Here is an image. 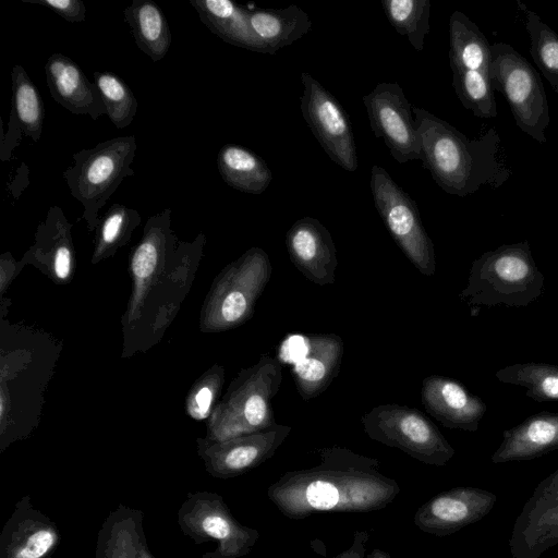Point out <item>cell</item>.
Segmentation results:
<instances>
[{
  "instance_id": "cell-1",
  "label": "cell",
  "mask_w": 558,
  "mask_h": 558,
  "mask_svg": "<svg viewBox=\"0 0 558 558\" xmlns=\"http://www.w3.org/2000/svg\"><path fill=\"white\" fill-rule=\"evenodd\" d=\"M319 456L320 464L287 472L268 488V498L284 515L378 510L400 492L396 481L377 470L376 459L340 447L323 448Z\"/></svg>"
},
{
  "instance_id": "cell-2",
  "label": "cell",
  "mask_w": 558,
  "mask_h": 558,
  "mask_svg": "<svg viewBox=\"0 0 558 558\" xmlns=\"http://www.w3.org/2000/svg\"><path fill=\"white\" fill-rule=\"evenodd\" d=\"M421 158L436 184L446 193L464 197L483 187L497 189L511 175L495 128L470 138L449 122L413 107Z\"/></svg>"
},
{
  "instance_id": "cell-3",
  "label": "cell",
  "mask_w": 558,
  "mask_h": 558,
  "mask_svg": "<svg viewBox=\"0 0 558 558\" xmlns=\"http://www.w3.org/2000/svg\"><path fill=\"white\" fill-rule=\"evenodd\" d=\"M544 280L527 241L504 244L473 260L459 298L472 308L524 307L542 295Z\"/></svg>"
},
{
  "instance_id": "cell-4",
  "label": "cell",
  "mask_w": 558,
  "mask_h": 558,
  "mask_svg": "<svg viewBox=\"0 0 558 558\" xmlns=\"http://www.w3.org/2000/svg\"><path fill=\"white\" fill-rule=\"evenodd\" d=\"M133 135L100 142L73 154L74 165L63 172L70 193L84 206L83 218L93 228L99 209L125 177L134 175L131 165L136 151Z\"/></svg>"
},
{
  "instance_id": "cell-5",
  "label": "cell",
  "mask_w": 558,
  "mask_h": 558,
  "mask_svg": "<svg viewBox=\"0 0 558 558\" xmlns=\"http://www.w3.org/2000/svg\"><path fill=\"white\" fill-rule=\"evenodd\" d=\"M494 89L507 99L518 128L536 142H547L549 105L542 78L512 46L492 44Z\"/></svg>"
},
{
  "instance_id": "cell-6",
  "label": "cell",
  "mask_w": 558,
  "mask_h": 558,
  "mask_svg": "<svg viewBox=\"0 0 558 558\" xmlns=\"http://www.w3.org/2000/svg\"><path fill=\"white\" fill-rule=\"evenodd\" d=\"M362 425L371 439L425 464L444 466L454 456L453 447L437 426L423 412L408 405H376L363 415Z\"/></svg>"
},
{
  "instance_id": "cell-7",
  "label": "cell",
  "mask_w": 558,
  "mask_h": 558,
  "mask_svg": "<svg viewBox=\"0 0 558 558\" xmlns=\"http://www.w3.org/2000/svg\"><path fill=\"white\" fill-rule=\"evenodd\" d=\"M371 192L375 208L405 257L424 276L436 271L435 248L415 202L380 166L371 169Z\"/></svg>"
},
{
  "instance_id": "cell-8",
  "label": "cell",
  "mask_w": 558,
  "mask_h": 558,
  "mask_svg": "<svg viewBox=\"0 0 558 558\" xmlns=\"http://www.w3.org/2000/svg\"><path fill=\"white\" fill-rule=\"evenodd\" d=\"M178 524L195 544L217 543L213 554L221 558L247 555L259 538L257 530L233 517L222 496L206 490L187 494L178 511Z\"/></svg>"
},
{
  "instance_id": "cell-9",
  "label": "cell",
  "mask_w": 558,
  "mask_h": 558,
  "mask_svg": "<svg viewBox=\"0 0 558 558\" xmlns=\"http://www.w3.org/2000/svg\"><path fill=\"white\" fill-rule=\"evenodd\" d=\"M302 116L328 157L349 172L357 169L356 146L350 120L338 99L310 73H301Z\"/></svg>"
},
{
  "instance_id": "cell-10",
  "label": "cell",
  "mask_w": 558,
  "mask_h": 558,
  "mask_svg": "<svg viewBox=\"0 0 558 558\" xmlns=\"http://www.w3.org/2000/svg\"><path fill=\"white\" fill-rule=\"evenodd\" d=\"M344 344L336 333L289 335L279 348V361L292 364L291 374L305 401L320 396L339 373Z\"/></svg>"
},
{
  "instance_id": "cell-11",
  "label": "cell",
  "mask_w": 558,
  "mask_h": 558,
  "mask_svg": "<svg viewBox=\"0 0 558 558\" xmlns=\"http://www.w3.org/2000/svg\"><path fill=\"white\" fill-rule=\"evenodd\" d=\"M374 135L381 138L392 158L405 163L421 158L411 104L398 83H379L363 98Z\"/></svg>"
},
{
  "instance_id": "cell-12",
  "label": "cell",
  "mask_w": 558,
  "mask_h": 558,
  "mask_svg": "<svg viewBox=\"0 0 558 558\" xmlns=\"http://www.w3.org/2000/svg\"><path fill=\"white\" fill-rule=\"evenodd\" d=\"M282 364L263 354L246 372L233 402L232 420L222 428L223 440L270 428L276 424L271 401L282 383Z\"/></svg>"
},
{
  "instance_id": "cell-13",
  "label": "cell",
  "mask_w": 558,
  "mask_h": 558,
  "mask_svg": "<svg viewBox=\"0 0 558 558\" xmlns=\"http://www.w3.org/2000/svg\"><path fill=\"white\" fill-rule=\"evenodd\" d=\"M554 546H558V469L537 484L509 539L513 558H539Z\"/></svg>"
},
{
  "instance_id": "cell-14",
  "label": "cell",
  "mask_w": 558,
  "mask_h": 558,
  "mask_svg": "<svg viewBox=\"0 0 558 558\" xmlns=\"http://www.w3.org/2000/svg\"><path fill=\"white\" fill-rule=\"evenodd\" d=\"M497 496L477 487H454L445 490L425 504L414 514V524L423 532L445 536L486 517Z\"/></svg>"
},
{
  "instance_id": "cell-15",
  "label": "cell",
  "mask_w": 558,
  "mask_h": 558,
  "mask_svg": "<svg viewBox=\"0 0 558 558\" xmlns=\"http://www.w3.org/2000/svg\"><path fill=\"white\" fill-rule=\"evenodd\" d=\"M60 544L56 522L25 495L14 505L0 533V558H51Z\"/></svg>"
},
{
  "instance_id": "cell-16",
  "label": "cell",
  "mask_w": 558,
  "mask_h": 558,
  "mask_svg": "<svg viewBox=\"0 0 558 558\" xmlns=\"http://www.w3.org/2000/svg\"><path fill=\"white\" fill-rule=\"evenodd\" d=\"M286 246L292 264L310 281H336L337 250L328 229L316 218L303 217L287 231Z\"/></svg>"
},
{
  "instance_id": "cell-17",
  "label": "cell",
  "mask_w": 558,
  "mask_h": 558,
  "mask_svg": "<svg viewBox=\"0 0 558 558\" xmlns=\"http://www.w3.org/2000/svg\"><path fill=\"white\" fill-rule=\"evenodd\" d=\"M290 432V426L276 423L270 428L227 439L206 449V469L216 478L245 473L269 459Z\"/></svg>"
},
{
  "instance_id": "cell-18",
  "label": "cell",
  "mask_w": 558,
  "mask_h": 558,
  "mask_svg": "<svg viewBox=\"0 0 558 558\" xmlns=\"http://www.w3.org/2000/svg\"><path fill=\"white\" fill-rule=\"evenodd\" d=\"M426 412L445 427L476 432L487 405L459 381L439 375L424 378L421 390Z\"/></svg>"
},
{
  "instance_id": "cell-19",
  "label": "cell",
  "mask_w": 558,
  "mask_h": 558,
  "mask_svg": "<svg viewBox=\"0 0 558 558\" xmlns=\"http://www.w3.org/2000/svg\"><path fill=\"white\" fill-rule=\"evenodd\" d=\"M45 74L51 97L70 112L88 114L93 120L106 113L97 86L69 57L59 52L50 56Z\"/></svg>"
},
{
  "instance_id": "cell-20",
  "label": "cell",
  "mask_w": 558,
  "mask_h": 558,
  "mask_svg": "<svg viewBox=\"0 0 558 558\" xmlns=\"http://www.w3.org/2000/svg\"><path fill=\"white\" fill-rule=\"evenodd\" d=\"M558 449V413L542 411L504 430L493 463L526 461Z\"/></svg>"
},
{
  "instance_id": "cell-21",
  "label": "cell",
  "mask_w": 558,
  "mask_h": 558,
  "mask_svg": "<svg viewBox=\"0 0 558 558\" xmlns=\"http://www.w3.org/2000/svg\"><path fill=\"white\" fill-rule=\"evenodd\" d=\"M142 510L118 505L97 533L95 558H155L143 527Z\"/></svg>"
},
{
  "instance_id": "cell-22",
  "label": "cell",
  "mask_w": 558,
  "mask_h": 558,
  "mask_svg": "<svg viewBox=\"0 0 558 558\" xmlns=\"http://www.w3.org/2000/svg\"><path fill=\"white\" fill-rule=\"evenodd\" d=\"M12 78V108L9 117V132L7 140H2L1 160L11 156L21 140V134L38 142L43 132L45 108L37 87L28 76L26 70L15 64L11 72Z\"/></svg>"
},
{
  "instance_id": "cell-23",
  "label": "cell",
  "mask_w": 558,
  "mask_h": 558,
  "mask_svg": "<svg viewBox=\"0 0 558 558\" xmlns=\"http://www.w3.org/2000/svg\"><path fill=\"white\" fill-rule=\"evenodd\" d=\"M199 20L216 36L233 46L266 53L250 25V10L230 0H190Z\"/></svg>"
},
{
  "instance_id": "cell-24",
  "label": "cell",
  "mask_w": 558,
  "mask_h": 558,
  "mask_svg": "<svg viewBox=\"0 0 558 558\" xmlns=\"http://www.w3.org/2000/svg\"><path fill=\"white\" fill-rule=\"evenodd\" d=\"M250 25L266 53L292 45L312 29L308 14L295 4L284 9H257L250 12Z\"/></svg>"
},
{
  "instance_id": "cell-25",
  "label": "cell",
  "mask_w": 558,
  "mask_h": 558,
  "mask_svg": "<svg viewBox=\"0 0 558 558\" xmlns=\"http://www.w3.org/2000/svg\"><path fill=\"white\" fill-rule=\"evenodd\" d=\"M449 63L452 71L493 75L492 45L478 26L458 10L449 19Z\"/></svg>"
},
{
  "instance_id": "cell-26",
  "label": "cell",
  "mask_w": 558,
  "mask_h": 558,
  "mask_svg": "<svg viewBox=\"0 0 558 558\" xmlns=\"http://www.w3.org/2000/svg\"><path fill=\"white\" fill-rule=\"evenodd\" d=\"M138 49L154 62L167 54L171 32L160 7L153 0H133L123 11Z\"/></svg>"
},
{
  "instance_id": "cell-27",
  "label": "cell",
  "mask_w": 558,
  "mask_h": 558,
  "mask_svg": "<svg viewBox=\"0 0 558 558\" xmlns=\"http://www.w3.org/2000/svg\"><path fill=\"white\" fill-rule=\"evenodd\" d=\"M217 166L222 180L244 193L262 194L272 180L268 165L241 145H223L217 156Z\"/></svg>"
},
{
  "instance_id": "cell-28",
  "label": "cell",
  "mask_w": 558,
  "mask_h": 558,
  "mask_svg": "<svg viewBox=\"0 0 558 558\" xmlns=\"http://www.w3.org/2000/svg\"><path fill=\"white\" fill-rule=\"evenodd\" d=\"M496 378L526 389L536 402L558 400V366L543 362L514 363L495 373Z\"/></svg>"
},
{
  "instance_id": "cell-29",
  "label": "cell",
  "mask_w": 558,
  "mask_h": 558,
  "mask_svg": "<svg viewBox=\"0 0 558 558\" xmlns=\"http://www.w3.org/2000/svg\"><path fill=\"white\" fill-rule=\"evenodd\" d=\"M517 3L524 13L531 57L558 98V34L524 3Z\"/></svg>"
},
{
  "instance_id": "cell-30",
  "label": "cell",
  "mask_w": 558,
  "mask_h": 558,
  "mask_svg": "<svg viewBox=\"0 0 558 558\" xmlns=\"http://www.w3.org/2000/svg\"><path fill=\"white\" fill-rule=\"evenodd\" d=\"M384 12L400 35L421 52L425 36L429 33V0H381Z\"/></svg>"
},
{
  "instance_id": "cell-31",
  "label": "cell",
  "mask_w": 558,
  "mask_h": 558,
  "mask_svg": "<svg viewBox=\"0 0 558 558\" xmlns=\"http://www.w3.org/2000/svg\"><path fill=\"white\" fill-rule=\"evenodd\" d=\"M452 86L462 106L484 119L497 117L492 77L480 71H452Z\"/></svg>"
},
{
  "instance_id": "cell-32",
  "label": "cell",
  "mask_w": 558,
  "mask_h": 558,
  "mask_svg": "<svg viewBox=\"0 0 558 558\" xmlns=\"http://www.w3.org/2000/svg\"><path fill=\"white\" fill-rule=\"evenodd\" d=\"M94 83L106 108V114L118 129L130 125L137 111V100L129 85L109 71H95Z\"/></svg>"
},
{
  "instance_id": "cell-33",
  "label": "cell",
  "mask_w": 558,
  "mask_h": 558,
  "mask_svg": "<svg viewBox=\"0 0 558 558\" xmlns=\"http://www.w3.org/2000/svg\"><path fill=\"white\" fill-rule=\"evenodd\" d=\"M141 221L138 213L123 204H113L100 220L99 240L108 246L122 240Z\"/></svg>"
},
{
  "instance_id": "cell-34",
  "label": "cell",
  "mask_w": 558,
  "mask_h": 558,
  "mask_svg": "<svg viewBox=\"0 0 558 558\" xmlns=\"http://www.w3.org/2000/svg\"><path fill=\"white\" fill-rule=\"evenodd\" d=\"M51 9L68 22H83L86 19V7L82 0H22Z\"/></svg>"
},
{
  "instance_id": "cell-35",
  "label": "cell",
  "mask_w": 558,
  "mask_h": 558,
  "mask_svg": "<svg viewBox=\"0 0 558 558\" xmlns=\"http://www.w3.org/2000/svg\"><path fill=\"white\" fill-rule=\"evenodd\" d=\"M71 252L68 245L60 244L54 252L53 267L56 275L64 279L70 271Z\"/></svg>"
},
{
  "instance_id": "cell-36",
  "label": "cell",
  "mask_w": 558,
  "mask_h": 558,
  "mask_svg": "<svg viewBox=\"0 0 558 558\" xmlns=\"http://www.w3.org/2000/svg\"><path fill=\"white\" fill-rule=\"evenodd\" d=\"M367 538L368 535L366 532L357 533L354 538V544L337 558H362Z\"/></svg>"
},
{
  "instance_id": "cell-37",
  "label": "cell",
  "mask_w": 558,
  "mask_h": 558,
  "mask_svg": "<svg viewBox=\"0 0 558 558\" xmlns=\"http://www.w3.org/2000/svg\"><path fill=\"white\" fill-rule=\"evenodd\" d=\"M211 400L213 391L209 387L202 388L195 397L196 404L203 413H206L209 410Z\"/></svg>"
},
{
  "instance_id": "cell-38",
  "label": "cell",
  "mask_w": 558,
  "mask_h": 558,
  "mask_svg": "<svg viewBox=\"0 0 558 558\" xmlns=\"http://www.w3.org/2000/svg\"><path fill=\"white\" fill-rule=\"evenodd\" d=\"M372 558H389V557H387V555L384 554L383 551H375L374 555L372 556Z\"/></svg>"
},
{
  "instance_id": "cell-39",
  "label": "cell",
  "mask_w": 558,
  "mask_h": 558,
  "mask_svg": "<svg viewBox=\"0 0 558 558\" xmlns=\"http://www.w3.org/2000/svg\"><path fill=\"white\" fill-rule=\"evenodd\" d=\"M199 558H221V557H218V556L214 555L213 551H208V553H205Z\"/></svg>"
}]
</instances>
